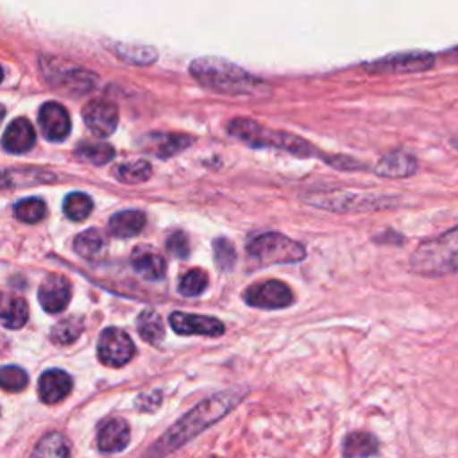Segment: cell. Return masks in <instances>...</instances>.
I'll return each instance as SVG.
<instances>
[{
    "mask_svg": "<svg viewBox=\"0 0 458 458\" xmlns=\"http://www.w3.org/2000/svg\"><path fill=\"white\" fill-rule=\"evenodd\" d=\"M242 399V394L233 392H222L215 397H209L197 404L188 415H184L177 424H174L159 440H156L150 447L145 458H163L170 451L177 449L184 442L191 440L195 435L215 424L218 419H222L238 401Z\"/></svg>",
    "mask_w": 458,
    "mask_h": 458,
    "instance_id": "6da1fadb",
    "label": "cell"
},
{
    "mask_svg": "<svg viewBox=\"0 0 458 458\" xmlns=\"http://www.w3.org/2000/svg\"><path fill=\"white\" fill-rule=\"evenodd\" d=\"M191 77L204 88L225 95H256L259 79L220 57H199L190 64Z\"/></svg>",
    "mask_w": 458,
    "mask_h": 458,
    "instance_id": "7a4b0ae2",
    "label": "cell"
},
{
    "mask_svg": "<svg viewBox=\"0 0 458 458\" xmlns=\"http://www.w3.org/2000/svg\"><path fill=\"white\" fill-rule=\"evenodd\" d=\"M408 267L422 277H442L458 272V225L420 242Z\"/></svg>",
    "mask_w": 458,
    "mask_h": 458,
    "instance_id": "3957f363",
    "label": "cell"
},
{
    "mask_svg": "<svg viewBox=\"0 0 458 458\" xmlns=\"http://www.w3.org/2000/svg\"><path fill=\"white\" fill-rule=\"evenodd\" d=\"M227 132L233 138H236L250 147H274V148L288 150L297 156L315 154V150L308 145V141H304L293 134H288V132L265 129L263 125H259L252 120H247V118H234L227 125Z\"/></svg>",
    "mask_w": 458,
    "mask_h": 458,
    "instance_id": "277c9868",
    "label": "cell"
},
{
    "mask_svg": "<svg viewBox=\"0 0 458 458\" xmlns=\"http://www.w3.org/2000/svg\"><path fill=\"white\" fill-rule=\"evenodd\" d=\"M39 70L43 79L66 95H84L93 89L97 75L91 70L81 68L70 61L45 55L39 59Z\"/></svg>",
    "mask_w": 458,
    "mask_h": 458,
    "instance_id": "5b68a950",
    "label": "cell"
},
{
    "mask_svg": "<svg viewBox=\"0 0 458 458\" xmlns=\"http://www.w3.org/2000/svg\"><path fill=\"white\" fill-rule=\"evenodd\" d=\"M247 252L261 267L276 263H295L306 256L304 247L299 242L281 233H265L254 236L247 243Z\"/></svg>",
    "mask_w": 458,
    "mask_h": 458,
    "instance_id": "8992f818",
    "label": "cell"
},
{
    "mask_svg": "<svg viewBox=\"0 0 458 458\" xmlns=\"http://www.w3.org/2000/svg\"><path fill=\"white\" fill-rule=\"evenodd\" d=\"M435 64V55L429 52H401L385 55L377 61L367 63L365 68L372 73H417L426 72Z\"/></svg>",
    "mask_w": 458,
    "mask_h": 458,
    "instance_id": "52a82bcc",
    "label": "cell"
},
{
    "mask_svg": "<svg viewBox=\"0 0 458 458\" xmlns=\"http://www.w3.org/2000/svg\"><path fill=\"white\" fill-rule=\"evenodd\" d=\"M98 360L107 367H122L134 354V344L131 336L120 327H106L97 344Z\"/></svg>",
    "mask_w": 458,
    "mask_h": 458,
    "instance_id": "ba28073f",
    "label": "cell"
},
{
    "mask_svg": "<svg viewBox=\"0 0 458 458\" xmlns=\"http://www.w3.org/2000/svg\"><path fill=\"white\" fill-rule=\"evenodd\" d=\"M243 299L247 304L263 308V310H279V308H286L293 302L292 290L277 279H268L263 283L250 284L245 290Z\"/></svg>",
    "mask_w": 458,
    "mask_h": 458,
    "instance_id": "9c48e42d",
    "label": "cell"
},
{
    "mask_svg": "<svg viewBox=\"0 0 458 458\" xmlns=\"http://www.w3.org/2000/svg\"><path fill=\"white\" fill-rule=\"evenodd\" d=\"M82 120L93 136L107 138L116 131L118 109L107 100H91L82 109Z\"/></svg>",
    "mask_w": 458,
    "mask_h": 458,
    "instance_id": "30bf717a",
    "label": "cell"
},
{
    "mask_svg": "<svg viewBox=\"0 0 458 458\" xmlns=\"http://www.w3.org/2000/svg\"><path fill=\"white\" fill-rule=\"evenodd\" d=\"M38 123H39V129H41L43 136L48 141L66 140L68 134H70V129H72L70 114L64 109V106H61L59 102H45L39 107Z\"/></svg>",
    "mask_w": 458,
    "mask_h": 458,
    "instance_id": "8fae6325",
    "label": "cell"
},
{
    "mask_svg": "<svg viewBox=\"0 0 458 458\" xmlns=\"http://www.w3.org/2000/svg\"><path fill=\"white\" fill-rule=\"evenodd\" d=\"M172 329L179 335H204V336H220L224 333V324L215 317L206 315H193L174 311L168 317Z\"/></svg>",
    "mask_w": 458,
    "mask_h": 458,
    "instance_id": "7c38bea8",
    "label": "cell"
},
{
    "mask_svg": "<svg viewBox=\"0 0 458 458\" xmlns=\"http://www.w3.org/2000/svg\"><path fill=\"white\" fill-rule=\"evenodd\" d=\"M39 304L47 313H57L63 311L72 297V288L70 283L64 276L59 274H50L39 286Z\"/></svg>",
    "mask_w": 458,
    "mask_h": 458,
    "instance_id": "4fadbf2b",
    "label": "cell"
},
{
    "mask_svg": "<svg viewBox=\"0 0 458 458\" xmlns=\"http://www.w3.org/2000/svg\"><path fill=\"white\" fill-rule=\"evenodd\" d=\"M419 163L415 156L404 152V150H392L385 154L374 166V174L381 177H392V179H401V177H410L417 172Z\"/></svg>",
    "mask_w": 458,
    "mask_h": 458,
    "instance_id": "5bb4252c",
    "label": "cell"
},
{
    "mask_svg": "<svg viewBox=\"0 0 458 458\" xmlns=\"http://www.w3.org/2000/svg\"><path fill=\"white\" fill-rule=\"evenodd\" d=\"M70 390H72V377L64 370L50 369L39 376L38 394H39V399L47 404L59 403L70 394Z\"/></svg>",
    "mask_w": 458,
    "mask_h": 458,
    "instance_id": "9a60e30c",
    "label": "cell"
},
{
    "mask_svg": "<svg viewBox=\"0 0 458 458\" xmlns=\"http://www.w3.org/2000/svg\"><path fill=\"white\" fill-rule=\"evenodd\" d=\"M34 141H36V132L32 123L27 118L13 120L2 136V147L11 154H23L30 150Z\"/></svg>",
    "mask_w": 458,
    "mask_h": 458,
    "instance_id": "2e32d148",
    "label": "cell"
},
{
    "mask_svg": "<svg viewBox=\"0 0 458 458\" xmlns=\"http://www.w3.org/2000/svg\"><path fill=\"white\" fill-rule=\"evenodd\" d=\"M131 265L145 279H163L166 274L165 258L148 245L134 247L131 254Z\"/></svg>",
    "mask_w": 458,
    "mask_h": 458,
    "instance_id": "e0dca14e",
    "label": "cell"
},
{
    "mask_svg": "<svg viewBox=\"0 0 458 458\" xmlns=\"http://www.w3.org/2000/svg\"><path fill=\"white\" fill-rule=\"evenodd\" d=\"M129 426L123 419H111L100 428L97 445L104 453L123 451L129 444Z\"/></svg>",
    "mask_w": 458,
    "mask_h": 458,
    "instance_id": "ac0fdd59",
    "label": "cell"
},
{
    "mask_svg": "<svg viewBox=\"0 0 458 458\" xmlns=\"http://www.w3.org/2000/svg\"><path fill=\"white\" fill-rule=\"evenodd\" d=\"M145 225V215L138 209L118 211L109 218L107 231L116 238H131L136 236Z\"/></svg>",
    "mask_w": 458,
    "mask_h": 458,
    "instance_id": "d6986e66",
    "label": "cell"
},
{
    "mask_svg": "<svg viewBox=\"0 0 458 458\" xmlns=\"http://www.w3.org/2000/svg\"><path fill=\"white\" fill-rule=\"evenodd\" d=\"M379 442L374 435L365 431H352L344 440V456L345 458H367L377 453Z\"/></svg>",
    "mask_w": 458,
    "mask_h": 458,
    "instance_id": "ffe728a7",
    "label": "cell"
},
{
    "mask_svg": "<svg viewBox=\"0 0 458 458\" xmlns=\"http://www.w3.org/2000/svg\"><path fill=\"white\" fill-rule=\"evenodd\" d=\"M136 329L140 333V336L150 344V345H157L163 342L165 338V326L163 320L159 317V313L152 308L143 310L138 318H136Z\"/></svg>",
    "mask_w": 458,
    "mask_h": 458,
    "instance_id": "44dd1931",
    "label": "cell"
},
{
    "mask_svg": "<svg viewBox=\"0 0 458 458\" xmlns=\"http://www.w3.org/2000/svg\"><path fill=\"white\" fill-rule=\"evenodd\" d=\"M30 458H70V445L61 433H47L34 447Z\"/></svg>",
    "mask_w": 458,
    "mask_h": 458,
    "instance_id": "7402d4cb",
    "label": "cell"
},
{
    "mask_svg": "<svg viewBox=\"0 0 458 458\" xmlns=\"http://www.w3.org/2000/svg\"><path fill=\"white\" fill-rule=\"evenodd\" d=\"M73 247L82 258L93 259L104 252L106 236L98 229H86L77 234V238L73 240Z\"/></svg>",
    "mask_w": 458,
    "mask_h": 458,
    "instance_id": "603a6c76",
    "label": "cell"
},
{
    "mask_svg": "<svg viewBox=\"0 0 458 458\" xmlns=\"http://www.w3.org/2000/svg\"><path fill=\"white\" fill-rule=\"evenodd\" d=\"M113 174L120 182L138 184V182H143L150 177L152 166L145 159H134V161H127V163L118 165Z\"/></svg>",
    "mask_w": 458,
    "mask_h": 458,
    "instance_id": "cb8c5ba5",
    "label": "cell"
},
{
    "mask_svg": "<svg viewBox=\"0 0 458 458\" xmlns=\"http://www.w3.org/2000/svg\"><path fill=\"white\" fill-rule=\"evenodd\" d=\"M75 156L91 165H106L114 157V148L102 141H82L75 148Z\"/></svg>",
    "mask_w": 458,
    "mask_h": 458,
    "instance_id": "d4e9b609",
    "label": "cell"
},
{
    "mask_svg": "<svg viewBox=\"0 0 458 458\" xmlns=\"http://www.w3.org/2000/svg\"><path fill=\"white\" fill-rule=\"evenodd\" d=\"M55 175L38 170V168H16V170H5L4 172V186H27L34 182H45V181H54Z\"/></svg>",
    "mask_w": 458,
    "mask_h": 458,
    "instance_id": "484cf974",
    "label": "cell"
},
{
    "mask_svg": "<svg viewBox=\"0 0 458 458\" xmlns=\"http://www.w3.org/2000/svg\"><path fill=\"white\" fill-rule=\"evenodd\" d=\"M93 209V200L89 195L82 193V191H73V193H68L64 202H63V211L64 215L73 220V222H81L84 220L86 216H89Z\"/></svg>",
    "mask_w": 458,
    "mask_h": 458,
    "instance_id": "4316f807",
    "label": "cell"
},
{
    "mask_svg": "<svg viewBox=\"0 0 458 458\" xmlns=\"http://www.w3.org/2000/svg\"><path fill=\"white\" fill-rule=\"evenodd\" d=\"M29 318V306L25 299L21 297H13L5 302L4 311H2V324L7 329H20L25 326Z\"/></svg>",
    "mask_w": 458,
    "mask_h": 458,
    "instance_id": "83f0119b",
    "label": "cell"
},
{
    "mask_svg": "<svg viewBox=\"0 0 458 458\" xmlns=\"http://www.w3.org/2000/svg\"><path fill=\"white\" fill-rule=\"evenodd\" d=\"M82 320L79 317H68L57 322L50 331V340L59 345H66L77 340V336L82 333Z\"/></svg>",
    "mask_w": 458,
    "mask_h": 458,
    "instance_id": "f1b7e54d",
    "label": "cell"
},
{
    "mask_svg": "<svg viewBox=\"0 0 458 458\" xmlns=\"http://www.w3.org/2000/svg\"><path fill=\"white\" fill-rule=\"evenodd\" d=\"M13 211H14V216L20 222L36 224V222H39L47 215V206H45V202L41 199L29 197V199H21L20 202H16Z\"/></svg>",
    "mask_w": 458,
    "mask_h": 458,
    "instance_id": "f546056e",
    "label": "cell"
},
{
    "mask_svg": "<svg viewBox=\"0 0 458 458\" xmlns=\"http://www.w3.org/2000/svg\"><path fill=\"white\" fill-rule=\"evenodd\" d=\"M154 140H156V148L152 152L161 157H168L181 152L191 141L190 138L181 134H154Z\"/></svg>",
    "mask_w": 458,
    "mask_h": 458,
    "instance_id": "4dcf8cb0",
    "label": "cell"
},
{
    "mask_svg": "<svg viewBox=\"0 0 458 458\" xmlns=\"http://www.w3.org/2000/svg\"><path fill=\"white\" fill-rule=\"evenodd\" d=\"M208 288V274L200 268H191L179 281V292L186 297H197Z\"/></svg>",
    "mask_w": 458,
    "mask_h": 458,
    "instance_id": "1f68e13d",
    "label": "cell"
},
{
    "mask_svg": "<svg viewBox=\"0 0 458 458\" xmlns=\"http://www.w3.org/2000/svg\"><path fill=\"white\" fill-rule=\"evenodd\" d=\"M27 381H29V377H27L25 370L16 365H5L0 372V383H2L4 390H9V392L23 390L27 386Z\"/></svg>",
    "mask_w": 458,
    "mask_h": 458,
    "instance_id": "d6a6232c",
    "label": "cell"
},
{
    "mask_svg": "<svg viewBox=\"0 0 458 458\" xmlns=\"http://www.w3.org/2000/svg\"><path fill=\"white\" fill-rule=\"evenodd\" d=\"M213 250H215V261L218 263V267L222 270H227L234 265L236 261V252H234V247L229 240L225 238H216L213 242Z\"/></svg>",
    "mask_w": 458,
    "mask_h": 458,
    "instance_id": "836d02e7",
    "label": "cell"
},
{
    "mask_svg": "<svg viewBox=\"0 0 458 458\" xmlns=\"http://www.w3.org/2000/svg\"><path fill=\"white\" fill-rule=\"evenodd\" d=\"M166 250L175 256V258H188L190 254V243H188V236L182 231H174L168 238H166Z\"/></svg>",
    "mask_w": 458,
    "mask_h": 458,
    "instance_id": "e575fe53",
    "label": "cell"
},
{
    "mask_svg": "<svg viewBox=\"0 0 458 458\" xmlns=\"http://www.w3.org/2000/svg\"><path fill=\"white\" fill-rule=\"evenodd\" d=\"M145 52H150V48H136V47H116V54L131 63H138V64H147L154 61V55H147Z\"/></svg>",
    "mask_w": 458,
    "mask_h": 458,
    "instance_id": "d590c367",
    "label": "cell"
},
{
    "mask_svg": "<svg viewBox=\"0 0 458 458\" xmlns=\"http://www.w3.org/2000/svg\"><path fill=\"white\" fill-rule=\"evenodd\" d=\"M447 59H451V61H454V63H458V47H454V48H451V50H447Z\"/></svg>",
    "mask_w": 458,
    "mask_h": 458,
    "instance_id": "8d00e7d4",
    "label": "cell"
},
{
    "mask_svg": "<svg viewBox=\"0 0 458 458\" xmlns=\"http://www.w3.org/2000/svg\"><path fill=\"white\" fill-rule=\"evenodd\" d=\"M449 143H451V147H453V148H456V150H458V132L449 140Z\"/></svg>",
    "mask_w": 458,
    "mask_h": 458,
    "instance_id": "74e56055",
    "label": "cell"
},
{
    "mask_svg": "<svg viewBox=\"0 0 458 458\" xmlns=\"http://www.w3.org/2000/svg\"><path fill=\"white\" fill-rule=\"evenodd\" d=\"M211 458H218V456H211Z\"/></svg>",
    "mask_w": 458,
    "mask_h": 458,
    "instance_id": "f35d334b",
    "label": "cell"
}]
</instances>
